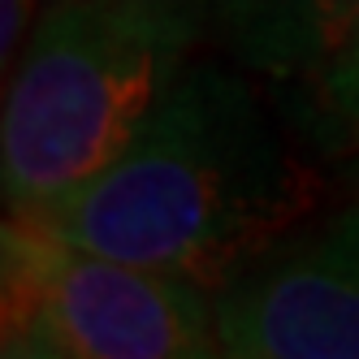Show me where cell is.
Returning a JSON list of instances; mask_svg holds the SVG:
<instances>
[{"instance_id":"obj_6","label":"cell","mask_w":359,"mask_h":359,"mask_svg":"<svg viewBox=\"0 0 359 359\" xmlns=\"http://www.w3.org/2000/svg\"><path fill=\"white\" fill-rule=\"evenodd\" d=\"M281 91H290L281 109L325 169H338L346 187H359V22L303 83Z\"/></svg>"},{"instance_id":"obj_7","label":"cell","mask_w":359,"mask_h":359,"mask_svg":"<svg viewBox=\"0 0 359 359\" xmlns=\"http://www.w3.org/2000/svg\"><path fill=\"white\" fill-rule=\"evenodd\" d=\"M35 0H0V61L5 74L18 65L22 48H27L31 31H35Z\"/></svg>"},{"instance_id":"obj_3","label":"cell","mask_w":359,"mask_h":359,"mask_svg":"<svg viewBox=\"0 0 359 359\" xmlns=\"http://www.w3.org/2000/svg\"><path fill=\"white\" fill-rule=\"evenodd\" d=\"M0 351L9 359H208L217 294L5 212Z\"/></svg>"},{"instance_id":"obj_4","label":"cell","mask_w":359,"mask_h":359,"mask_svg":"<svg viewBox=\"0 0 359 359\" xmlns=\"http://www.w3.org/2000/svg\"><path fill=\"white\" fill-rule=\"evenodd\" d=\"M221 355L359 359V187L217 290Z\"/></svg>"},{"instance_id":"obj_2","label":"cell","mask_w":359,"mask_h":359,"mask_svg":"<svg viewBox=\"0 0 359 359\" xmlns=\"http://www.w3.org/2000/svg\"><path fill=\"white\" fill-rule=\"evenodd\" d=\"M203 43L208 0H48L5 87V212L95 177Z\"/></svg>"},{"instance_id":"obj_5","label":"cell","mask_w":359,"mask_h":359,"mask_svg":"<svg viewBox=\"0 0 359 359\" xmlns=\"http://www.w3.org/2000/svg\"><path fill=\"white\" fill-rule=\"evenodd\" d=\"M359 22V0H208V39L273 87H294Z\"/></svg>"},{"instance_id":"obj_1","label":"cell","mask_w":359,"mask_h":359,"mask_svg":"<svg viewBox=\"0 0 359 359\" xmlns=\"http://www.w3.org/2000/svg\"><path fill=\"white\" fill-rule=\"evenodd\" d=\"M325 195L329 169L290 113L221 53L177 74L95 177L22 217L217 294L325 208Z\"/></svg>"}]
</instances>
